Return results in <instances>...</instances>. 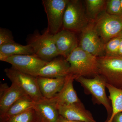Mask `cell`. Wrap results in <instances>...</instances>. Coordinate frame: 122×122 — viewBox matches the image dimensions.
Here are the masks:
<instances>
[{
    "label": "cell",
    "instance_id": "1",
    "mask_svg": "<svg viewBox=\"0 0 122 122\" xmlns=\"http://www.w3.org/2000/svg\"><path fill=\"white\" fill-rule=\"evenodd\" d=\"M97 57L78 47L66 58L70 64L69 74L75 77L99 75Z\"/></svg>",
    "mask_w": 122,
    "mask_h": 122
},
{
    "label": "cell",
    "instance_id": "2",
    "mask_svg": "<svg viewBox=\"0 0 122 122\" xmlns=\"http://www.w3.org/2000/svg\"><path fill=\"white\" fill-rule=\"evenodd\" d=\"M99 75L107 84L122 90V56L97 57Z\"/></svg>",
    "mask_w": 122,
    "mask_h": 122
},
{
    "label": "cell",
    "instance_id": "3",
    "mask_svg": "<svg viewBox=\"0 0 122 122\" xmlns=\"http://www.w3.org/2000/svg\"><path fill=\"white\" fill-rule=\"evenodd\" d=\"M90 21L85 13L81 1L69 0L63 16V29L75 33L81 32Z\"/></svg>",
    "mask_w": 122,
    "mask_h": 122
},
{
    "label": "cell",
    "instance_id": "4",
    "mask_svg": "<svg viewBox=\"0 0 122 122\" xmlns=\"http://www.w3.org/2000/svg\"><path fill=\"white\" fill-rule=\"evenodd\" d=\"M28 44L32 48L34 55L44 61H49L59 56L54 39L53 35L47 30L42 34H33Z\"/></svg>",
    "mask_w": 122,
    "mask_h": 122
},
{
    "label": "cell",
    "instance_id": "5",
    "mask_svg": "<svg viewBox=\"0 0 122 122\" xmlns=\"http://www.w3.org/2000/svg\"><path fill=\"white\" fill-rule=\"evenodd\" d=\"M75 80L81 84L86 93L91 95L95 101L104 106L110 117L112 108L106 93L107 83L102 77L99 75L92 78L81 76Z\"/></svg>",
    "mask_w": 122,
    "mask_h": 122
},
{
    "label": "cell",
    "instance_id": "6",
    "mask_svg": "<svg viewBox=\"0 0 122 122\" xmlns=\"http://www.w3.org/2000/svg\"><path fill=\"white\" fill-rule=\"evenodd\" d=\"M94 21L97 32L105 44L122 32V17L111 15L105 11Z\"/></svg>",
    "mask_w": 122,
    "mask_h": 122
},
{
    "label": "cell",
    "instance_id": "7",
    "mask_svg": "<svg viewBox=\"0 0 122 122\" xmlns=\"http://www.w3.org/2000/svg\"><path fill=\"white\" fill-rule=\"evenodd\" d=\"M4 72L12 83L19 86L35 102L44 98L39 89L36 77L20 72L12 67L5 69Z\"/></svg>",
    "mask_w": 122,
    "mask_h": 122
},
{
    "label": "cell",
    "instance_id": "8",
    "mask_svg": "<svg viewBox=\"0 0 122 122\" xmlns=\"http://www.w3.org/2000/svg\"><path fill=\"white\" fill-rule=\"evenodd\" d=\"M69 0H42L48 21L47 30L54 35L62 27L63 16Z\"/></svg>",
    "mask_w": 122,
    "mask_h": 122
},
{
    "label": "cell",
    "instance_id": "9",
    "mask_svg": "<svg viewBox=\"0 0 122 122\" xmlns=\"http://www.w3.org/2000/svg\"><path fill=\"white\" fill-rule=\"evenodd\" d=\"M81 33L78 47L97 57L106 55L105 44L97 32L94 21L91 20Z\"/></svg>",
    "mask_w": 122,
    "mask_h": 122
},
{
    "label": "cell",
    "instance_id": "10",
    "mask_svg": "<svg viewBox=\"0 0 122 122\" xmlns=\"http://www.w3.org/2000/svg\"><path fill=\"white\" fill-rule=\"evenodd\" d=\"M1 61L10 63L12 67L20 72L32 76L48 62L34 54L10 56Z\"/></svg>",
    "mask_w": 122,
    "mask_h": 122
},
{
    "label": "cell",
    "instance_id": "11",
    "mask_svg": "<svg viewBox=\"0 0 122 122\" xmlns=\"http://www.w3.org/2000/svg\"><path fill=\"white\" fill-rule=\"evenodd\" d=\"M70 67V64L66 58H55L48 61L33 76L50 78L65 77L69 74Z\"/></svg>",
    "mask_w": 122,
    "mask_h": 122
},
{
    "label": "cell",
    "instance_id": "12",
    "mask_svg": "<svg viewBox=\"0 0 122 122\" xmlns=\"http://www.w3.org/2000/svg\"><path fill=\"white\" fill-rule=\"evenodd\" d=\"M53 37L59 56L65 58L78 46L75 33L70 30L62 29L53 35Z\"/></svg>",
    "mask_w": 122,
    "mask_h": 122
},
{
    "label": "cell",
    "instance_id": "13",
    "mask_svg": "<svg viewBox=\"0 0 122 122\" xmlns=\"http://www.w3.org/2000/svg\"><path fill=\"white\" fill-rule=\"evenodd\" d=\"M57 106L60 115L66 119L82 122H96L81 102Z\"/></svg>",
    "mask_w": 122,
    "mask_h": 122
},
{
    "label": "cell",
    "instance_id": "14",
    "mask_svg": "<svg viewBox=\"0 0 122 122\" xmlns=\"http://www.w3.org/2000/svg\"><path fill=\"white\" fill-rule=\"evenodd\" d=\"M33 108L43 122H57L60 116L57 104L53 98H44L35 102Z\"/></svg>",
    "mask_w": 122,
    "mask_h": 122
},
{
    "label": "cell",
    "instance_id": "15",
    "mask_svg": "<svg viewBox=\"0 0 122 122\" xmlns=\"http://www.w3.org/2000/svg\"><path fill=\"white\" fill-rule=\"evenodd\" d=\"M39 89L44 98H54L61 91L66 80V77L57 78L36 77Z\"/></svg>",
    "mask_w": 122,
    "mask_h": 122
},
{
    "label": "cell",
    "instance_id": "16",
    "mask_svg": "<svg viewBox=\"0 0 122 122\" xmlns=\"http://www.w3.org/2000/svg\"><path fill=\"white\" fill-rule=\"evenodd\" d=\"M75 80L73 75L66 76L65 84L61 91L53 98L57 106L70 105L81 102L74 90L73 82Z\"/></svg>",
    "mask_w": 122,
    "mask_h": 122
},
{
    "label": "cell",
    "instance_id": "17",
    "mask_svg": "<svg viewBox=\"0 0 122 122\" xmlns=\"http://www.w3.org/2000/svg\"><path fill=\"white\" fill-rule=\"evenodd\" d=\"M27 95L19 86L12 83L11 86L2 95H0V118L5 115L18 100Z\"/></svg>",
    "mask_w": 122,
    "mask_h": 122
},
{
    "label": "cell",
    "instance_id": "18",
    "mask_svg": "<svg viewBox=\"0 0 122 122\" xmlns=\"http://www.w3.org/2000/svg\"><path fill=\"white\" fill-rule=\"evenodd\" d=\"M34 54L33 50L29 45H22L16 42L0 46V60L7 57L21 55Z\"/></svg>",
    "mask_w": 122,
    "mask_h": 122
},
{
    "label": "cell",
    "instance_id": "19",
    "mask_svg": "<svg viewBox=\"0 0 122 122\" xmlns=\"http://www.w3.org/2000/svg\"><path fill=\"white\" fill-rule=\"evenodd\" d=\"M35 103V102L29 95H27L23 96L15 102L9 109L5 115L0 118V121L33 108Z\"/></svg>",
    "mask_w": 122,
    "mask_h": 122
},
{
    "label": "cell",
    "instance_id": "20",
    "mask_svg": "<svg viewBox=\"0 0 122 122\" xmlns=\"http://www.w3.org/2000/svg\"><path fill=\"white\" fill-rule=\"evenodd\" d=\"M106 88L109 92V98L111 102L112 113L106 122H112L114 116L122 112V90L107 83Z\"/></svg>",
    "mask_w": 122,
    "mask_h": 122
},
{
    "label": "cell",
    "instance_id": "21",
    "mask_svg": "<svg viewBox=\"0 0 122 122\" xmlns=\"http://www.w3.org/2000/svg\"><path fill=\"white\" fill-rule=\"evenodd\" d=\"M105 0H86V15L90 20L95 21L106 8Z\"/></svg>",
    "mask_w": 122,
    "mask_h": 122
},
{
    "label": "cell",
    "instance_id": "22",
    "mask_svg": "<svg viewBox=\"0 0 122 122\" xmlns=\"http://www.w3.org/2000/svg\"><path fill=\"white\" fill-rule=\"evenodd\" d=\"M38 116L34 108L0 122H36Z\"/></svg>",
    "mask_w": 122,
    "mask_h": 122
},
{
    "label": "cell",
    "instance_id": "23",
    "mask_svg": "<svg viewBox=\"0 0 122 122\" xmlns=\"http://www.w3.org/2000/svg\"><path fill=\"white\" fill-rule=\"evenodd\" d=\"M121 39V38L118 36L111 39L105 44L106 56H118Z\"/></svg>",
    "mask_w": 122,
    "mask_h": 122
},
{
    "label": "cell",
    "instance_id": "24",
    "mask_svg": "<svg viewBox=\"0 0 122 122\" xmlns=\"http://www.w3.org/2000/svg\"><path fill=\"white\" fill-rule=\"evenodd\" d=\"M105 10L111 15L122 17L120 0H106Z\"/></svg>",
    "mask_w": 122,
    "mask_h": 122
},
{
    "label": "cell",
    "instance_id": "25",
    "mask_svg": "<svg viewBox=\"0 0 122 122\" xmlns=\"http://www.w3.org/2000/svg\"><path fill=\"white\" fill-rule=\"evenodd\" d=\"M15 42L14 40L12 34L8 29H0V46Z\"/></svg>",
    "mask_w": 122,
    "mask_h": 122
},
{
    "label": "cell",
    "instance_id": "26",
    "mask_svg": "<svg viewBox=\"0 0 122 122\" xmlns=\"http://www.w3.org/2000/svg\"><path fill=\"white\" fill-rule=\"evenodd\" d=\"M112 122H122V112L117 114L114 117Z\"/></svg>",
    "mask_w": 122,
    "mask_h": 122
},
{
    "label": "cell",
    "instance_id": "27",
    "mask_svg": "<svg viewBox=\"0 0 122 122\" xmlns=\"http://www.w3.org/2000/svg\"><path fill=\"white\" fill-rule=\"evenodd\" d=\"M9 86L7 83H1L0 88V95H2V94L6 91V90L9 88Z\"/></svg>",
    "mask_w": 122,
    "mask_h": 122
},
{
    "label": "cell",
    "instance_id": "28",
    "mask_svg": "<svg viewBox=\"0 0 122 122\" xmlns=\"http://www.w3.org/2000/svg\"><path fill=\"white\" fill-rule=\"evenodd\" d=\"M57 122H78V121H73V120H69V119H66L65 118L63 117L62 116L60 115L58 119Z\"/></svg>",
    "mask_w": 122,
    "mask_h": 122
},
{
    "label": "cell",
    "instance_id": "29",
    "mask_svg": "<svg viewBox=\"0 0 122 122\" xmlns=\"http://www.w3.org/2000/svg\"><path fill=\"white\" fill-rule=\"evenodd\" d=\"M118 56H122V38H121V41H120V46H119V49L118 53Z\"/></svg>",
    "mask_w": 122,
    "mask_h": 122
},
{
    "label": "cell",
    "instance_id": "30",
    "mask_svg": "<svg viewBox=\"0 0 122 122\" xmlns=\"http://www.w3.org/2000/svg\"><path fill=\"white\" fill-rule=\"evenodd\" d=\"M36 122H42V121H41V120L40 119V118L39 117L38 118L37 120V121H36Z\"/></svg>",
    "mask_w": 122,
    "mask_h": 122
},
{
    "label": "cell",
    "instance_id": "31",
    "mask_svg": "<svg viewBox=\"0 0 122 122\" xmlns=\"http://www.w3.org/2000/svg\"><path fill=\"white\" fill-rule=\"evenodd\" d=\"M120 2H121V10H122V0H120Z\"/></svg>",
    "mask_w": 122,
    "mask_h": 122
},
{
    "label": "cell",
    "instance_id": "32",
    "mask_svg": "<svg viewBox=\"0 0 122 122\" xmlns=\"http://www.w3.org/2000/svg\"><path fill=\"white\" fill-rule=\"evenodd\" d=\"M119 36H120V37L122 38V31L121 33H120V34L118 35Z\"/></svg>",
    "mask_w": 122,
    "mask_h": 122
},
{
    "label": "cell",
    "instance_id": "33",
    "mask_svg": "<svg viewBox=\"0 0 122 122\" xmlns=\"http://www.w3.org/2000/svg\"></svg>",
    "mask_w": 122,
    "mask_h": 122
}]
</instances>
